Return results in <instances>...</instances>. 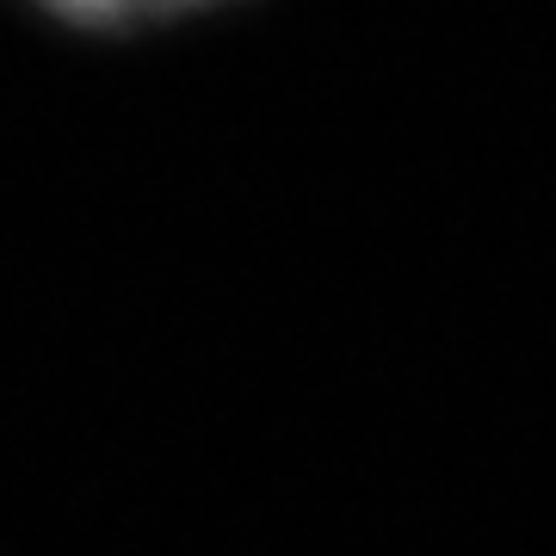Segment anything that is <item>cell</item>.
<instances>
[{
    "instance_id": "1",
    "label": "cell",
    "mask_w": 556,
    "mask_h": 556,
    "mask_svg": "<svg viewBox=\"0 0 556 556\" xmlns=\"http://www.w3.org/2000/svg\"><path fill=\"white\" fill-rule=\"evenodd\" d=\"M50 13L75 25H142V20H167V13H192V7H211V0H38Z\"/></svg>"
}]
</instances>
